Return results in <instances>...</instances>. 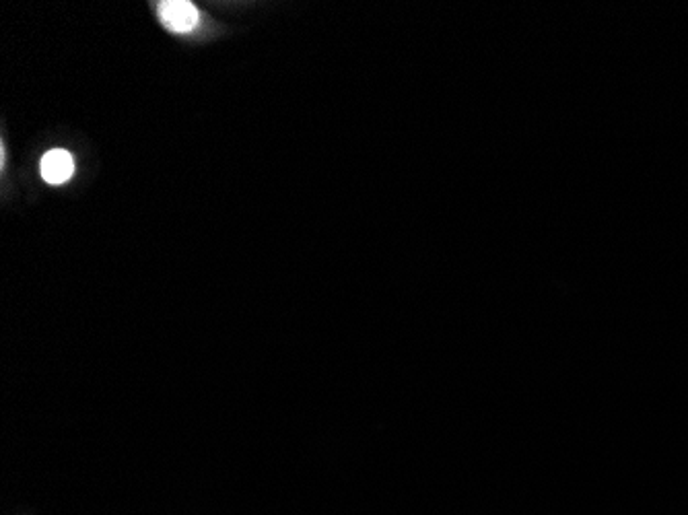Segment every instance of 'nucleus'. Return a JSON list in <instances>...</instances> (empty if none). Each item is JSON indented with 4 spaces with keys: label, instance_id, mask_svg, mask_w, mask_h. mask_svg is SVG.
<instances>
[{
    "label": "nucleus",
    "instance_id": "nucleus-1",
    "mask_svg": "<svg viewBox=\"0 0 688 515\" xmlns=\"http://www.w3.org/2000/svg\"><path fill=\"white\" fill-rule=\"evenodd\" d=\"M159 17L163 25L176 33H188L198 25V11L186 0H167L159 7Z\"/></svg>",
    "mask_w": 688,
    "mask_h": 515
},
{
    "label": "nucleus",
    "instance_id": "nucleus-2",
    "mask_svg": "<svg viewBox=\"0 0 688 515\" xmlns=\"http://www.w3.org/2000/svg\"><path fill=\"white\" fill-rule=\"evenodd\" d=\"M40 169H42V178L48 184L58 186V184H64V182L71 180V176L75 174V161H73L71 153H66L62 149H54V151L44 155Z\"/></svg>",
    "mask_w": 688,
    "mask_h": 515
}]
</instances>
